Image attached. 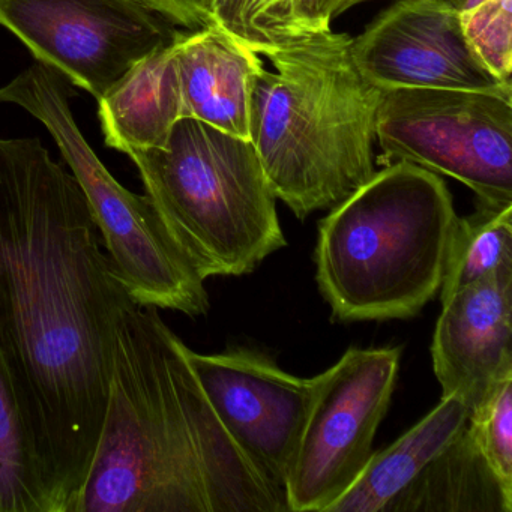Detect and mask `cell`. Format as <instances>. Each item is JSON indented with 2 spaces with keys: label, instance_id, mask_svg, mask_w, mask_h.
Instances as JSON below:
<instances>
[{
  "label": "cell",
  "instance_id": "cell-17",
  "mask_svg": "<svg viewBox=\"0 0 512 512\" xmlns=\"http://www.w3.org/2000/svg\"><path fill=\"white\" fill-rule=\"evenodd\" d=\"M505 268H512V206L476 203V211L458 217L452 230L440 299Z\"/></svg>",
  "mask_w": 512,
  "mask_h": 512
},
{
  "label": "cell",
  "instance_id": "cell-23",
  "mask_svg": "<svg viewBox=\"0 0 512 512\" xmlns=\"http://www.w3.org/2000/svg\"><path fill=\"white\" fill-rule=\"evenodd\" d=\"M364 2L370 0H301L296 10L293 37L331 29L335 19Z\"/></svg>",
  "mask_w": 512,
  "mask_h": 512
},
{
  "label": "cell",
  "instance_id": "cell-11",
  "mask_svg": "<svg viewBox=\"0 0 512 512\" xmlns=\"http://www.w3.org/2000/svg\"><path fill=\"white\" fill-rule=\"evenodd\" d=\"M352 56L365 80L380 91L452 89L512 95L494 77L464 35L452 0H398L358 38Z\"/></svg>",
  "mask_w": 512,
  "mask_h": 512
},
{
  "label": "cell",
  "instance_id": "cell-16",
  "mask_svg": "<svg viewBox=\"0 0 512 512\" xmlns=\"http://www.w3.org/2000/svg\"><path fill=\"white\" fill-rule=\"evenodd\" d=\"M386 512H512V493L494 475L466 425Z\"/></svg>",
  "mask_w": 512,
  "mask_h": 512
},
{
  "label": "cell",
  "instance_id": "cell-9",
  "mask_svg": "<svg viewBox=\"0 0 512 512\" xmlns=\"http://www.w3.org/2000/svg\"><path fill=\"white\" fill-rule=\"evenodd\" d=\"M0 26L97 101L181 34L143 0H0Z\"/></svg>",
  "mask_w": 512,
  "mask_h": 512
},
{
  "label": "cell",
  "instance_id": "cell-20",
  "mask_svg": "<svg viewBox=\"0 0 512 512\" xmlns=\"http://www.w3.org/2000/svg\"><path fill=\"white\" fill-rule=\"evenodd\" d=\"M467 428L494 475L512 493V379L469 416Z\"/></svg>",
  "mask_w": 512,
  "mask_h": 512
},
{
  "label": "cell",
  "instance_id": "cell-2",
  "mask_svg": "<svg viewBox=\"0 0 512 512\" xmlns=\"http://www.w3.org/2000/svg\"><path fill=\"white\" fill-rule=\"evenodd\" d=\"M157 308L116 323L109 403L71 512H289L224 428Z\"/></svg>",
  "mask_w": 512,
  "mask_h": 512
},
{
  "label": "cell",
  "instance_id": "cell-4",
  "mask_svg": "<svg viewBox=\"0 0 512 512\" xmlns=\"http://www.w3.org/2000/svg\"><path fill=\"white\" fill-rule=\"evenodd\" d=\"M457 218L437 173L407 161L374 173L319 224L316 280L335 319L416 316L442 286Z\"/></svg>",
  "mask_w": 512,
  "mask_h": 512
},
{
  "label": "cell",
  "instance_id": "cell-7",
  "mask_svg": "<svg viewBox=\"0 0 512 512\" xmlns=\"http://www.w3.org/2000/svg\"><path fill=\"white\" fill-rule=\"evenodd\" d=\"M376 143L385 163L416 164L457 179L482 205L512 206V95L452 89L382 92Z\"/></svg>",
  "mask_w": 512,
  "mask_h": 512
},
{
  "label": "cell",
  "instance_id": "cell-19",
  "mask_svg": "<svg viewBox=\"0 0 512 512\" xmlns=\"http://www.w3.org/2000/svg\"><path fill=\"white\" fill-rule=\"evenodd\" d=\"M460 14L464 35L479 61L512 85V0H487Z\"/></svg>",
  "mask_w": 512,
  "mask_h": 512
},
{
  "label": "cell",
  "instance_id": "cell-24",
  "mask_svg": "<svg viewBox=\"0 0 512 512\" xmlns=\"http://www.w3.org/2000/svg\"><path fill=\"white\" fill-rule=\"evenodd\" d=\"M173 25L197 31L212 25L208 0H143Z\"/></svg>",
  "mask_w": 512,
  "mask_h": 512
},
{
  "label": "cell",
  "instance_id": "cell-25",
  "mask_svg": "<svg viewBox=\"0 0 512 512\" xmlns=\"http://www.w3.org/2000/svg\"><path fill=\"white\" fill-rule=\"evenodd\" d=\"M452 2L457 5L460 13H467V11L473 10L478 5L484 4L487 0H452Z\"/></svg>",
  "mask_w": 512,
  "mask_h": 512
},
{
  "label": "cell",
  "instance_id": "cell-13",
  "mask_svg": "<svg viewBox=\"0 0 512 512\" xmlns=\"http://www.w3.org/2000/svg\"><path fill=\"white\" fill-rule=\"evenodd\" d=\"M184 118L250 140L251 98L262 58L211 25L181 32L175 43Z\"/></svg>",
  "mask_w": 512,
  "mask_h": 512
},
{
  "label": "cell",
  "instance_id": "cell-5",
  "mask_svg": "<svg viewBox=\"0 0 512 512\" xmlns=\"http://www.w3.org/2000/svg\"><path fill=\"white\" fill-rule=\"evenodd\" d=\"M128 157L167 229L205 280L251 274L286 247L277 197L250 140L182 118L164 148Z\"/></svg>",
  "mask_w": 512,
  "mask_h": 512
},
{
  "label": "cell",
  "instance_id": "cell-12",
  "mask_svg": "<svg viewBox=\"0 0 512 512\" xmlns=\"http://www.w3.org/2000/svg\"><path fill=\"white\" fill-rule=\"evenodd\" d=\"M431 356L442 397H457L469 416L512 379V268L442 301Z\"/></svg>",
  "mask_w": 512,
  "mask_h": 512
},
{
  "label": "cell",
  "instance_id": "cell-10",
  "mask_svg": "<svg viewBox=\"0 0 512 512\" xmlns=\"http://www.w3.org/2000/svg\"><path fill=\"white\" fill-rule=\"evenodd\" d=\"M187 356L221 424L260 473L286 493L316 398L317 376H293L251 347L212 355L188 347Z\"/></svg>",
  "mask_w": 512,
  "mask_h": 512
},
{
  "label": "cell",
  "instance_id": "cell-22",
  "mask_svg": "<svg viewBox=\"0 0 512 512\" xmlns=\"http://www.w3.org/2000/svg\"><path fill=\"white\" fill-rule=\"evenodd\" d=\"M211 10L212 25L226 32L236 43L253 50L262 56L271 44H265L259 37L250 19H248V4L250 0H208Z\"/></svg>",
  "mask_w": 512,
  "mask_h": 512
},
{
  "label": "cell",
  "instance_id": "cell-14",
  "mask_svg": "<svg viewBox=\"0 0 512 512\" xmlns=\"http://www.w3.org/2000/svg\"><path fill=\"white\" fill-rule=\"evenodd\" d=\"M175 43L140 61L98 100L109 148L130 155L169 142L176 122L184 118Z\"/></svg>",
  "mask_w": 512,
  "mask_h": 512
},
{
  "label": "cell",
  "instance_id": "cell-1",
  "mask_svg": "<svg viewBox=\"0 0 512 512\" xmlns=\"http://www.w3.org/2000/svg\"><path fill=\"white\" fill-rule=\"evenodd\" d=\"M131 302L73 173L37 137L0 139V356L47 512H71L91 472Z\"/></svg>",
  "mask_w": 512,
  "mask_h": 512
},
{
  "label": "cell",
  "instance_id": "cell-3",
  "mask_svg": "<svg viewBox=\"0 0 512 512\" xmlns=\"http://www.w3.org/2000/svg\"><path fill=\"white\" fill-rule=\"evenodd\" d=\"M251 98L253 143L277 200L296 217L335 208L373 178L382 91L356 68L347 34L271 44Z\"/></svg>",
  "mask_w": 512,
  "mask_h": 512
},
{
  "label": "cell",
  "instance_id": "cell-15",
  "mask_svg": "<svg viewBox=\"0 0 512 512\" xmlns=\"http://www.w3.org/2000/svg\"><path fill=\"white\" fill-rule=\"evenodd\" d=\"M467 422L466 404L457 397H442L400 439L371 455L358 481L328 512H386L395 497L466 428Z\"/></svg>",
  "mask_w": 512,
  "mask_h": 512
},
{
  "label": "cell",
  "instance_id": "cell-8",
  "mask_svg": "<svg viewBox=\"0 0 512 512\" xmlns=\"http://www.w3.org/2000/svg\"><path fill=\"white\" fill-rule=\"evenodd\" d=\"M403 347H350L317 376V392L289 479L293 512H328L367 467L397 382Z\"/></svg>",
  "mask_w": 512,
  "mask_h": 512
},
{
  "label": "cell",
  "instance_id": "cell-18",
  "mask_svg": "<svg viewBox=\"0 0 512 512\" xmlns=\"http://www.w3.org/2000/svg\"><path fill=\"white\" fill-rule=\"evenodd\" d=\"M0 512H47L19 401L0 356Z\"/></svg>",
  "mask_w": 512,
  "mask_h": 512
},
{
  "label": "cell",
  "instance_id": "cell-21",
  "mask_svg": "<svg viewBox=\"0 0 512 512\" xmlns=\"http://www.w3.org/2000/svg\"><path fill=\"white\" fill-rule=\"evenodd\" d=\"M301 0H250L248 19L263 43L293 37L295 16Z\"/></svg>",
  "mask_w": 512,
  "mask_h": 512
},
{
  "label": "cell",
  "instance_id": "cell-6",
  "mask_svg": "<svg viewBox=\"0 0 512 512\" xmlns=\"http://www.w3.org/2000/svg\"><path fill=\"white\" fill-rule=\"evenodd\" d=\"M70 80L41 62L0 88V103L31 113L49 131L82 188L116 277L140 307L196 317L208 313L205 278L197 271L148 194L119 184L92 151L71 110Z\"/></svg>",
  "mask_w": 512,
  "mask_h": 512
}]
</instances>
